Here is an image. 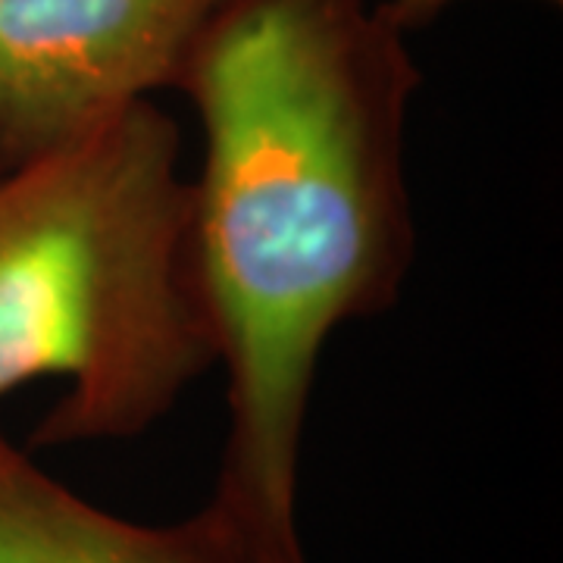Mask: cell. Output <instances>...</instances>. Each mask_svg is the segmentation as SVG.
Masks as SVG:
<instances>
[{
    "mask_svg": "<svg viewBox=\"0 0 563 563\" xmlns=\"http://www.w3.org/2000/svg\"><path fill=\"white\" fill-rule=\"evenodd\" d=\"M420 81L383 7L222 0L176 85L203 129L195 251L229 398L210 504L269 563H303L298 466L322 351L395 307L413 263Z\"/></svg>",
    "mask_w": 563,
    "mask_h": 563,
    "instance_id": "obj_1",
    "label": "cell"
},
{
    "mask_svg": "<svg viewBox=\"0 0 563 563\" xmlns=\"http://www.w3.org/2000/svg\"><path fill=\"white\" fill-rule=\"evenodd\" d=\"M213 366L169 113L132 101L0 169V395L66 383L32 444L135 439Z\"/></svg>",
    "mask_w": 563,
    "mask_h": 563,
    "instance_id": "obj_2",
    "label": "cell"
},
{
    "mask_svg": "<svg viewBox=\"0 0 563 563\" xmlns=\"http://www.w3.org/2000/svg\"><path fill=\"white\" fill-rule=\"evenodd\" d=\"M222 0H0V169L176 88Z\"/></svg>",
    "mask_w": 563,
    "mask_h": 563,
    "instance_id": "obj_3",
    "label": "cell"
},
{
    "mask_svg": "<svg viewBox=\"0 0 563 563\" xmlns=\"http://www.w3.org/2000/svg\"><path fill=\"white\" fill-rule=\"evenodd\" d=\"M0 563H269L220 507L141 526L88 504L0 432Z\"/></svg>",
    "mask_w": 563,
    "mask_h": 563,
    "instance_id": "obj_4",
    "label": "cell"
},
{
    "mask_svg": "<svg viewBox=\"0 0 563 563\" xmlns=\"http://www.w3.org/2000/svg\"><path fill=\"white\" fill-rule=\"evenodd\" d=\"M451 3H457V0H385L379 7H383L385 16L395 22L404 35H407V32H413V29L429 25V22L435 20L442 10H448ZM544 3H563V0H544Z\"/></svg>",
    "mask_w": 563,
    "mask_h": 563,
    "instance_id": "obj_5",
    "label": "cell"
}]
</instances>
